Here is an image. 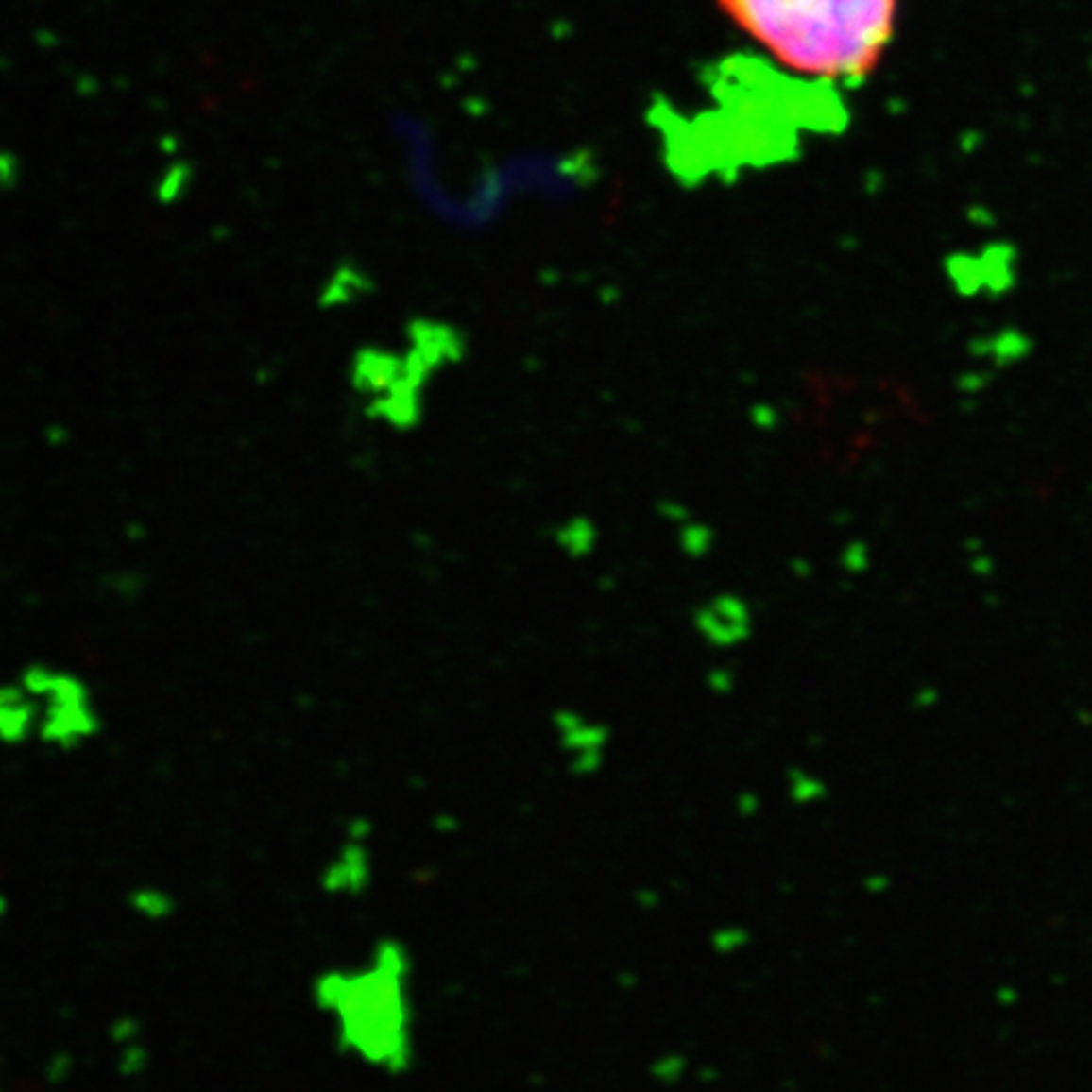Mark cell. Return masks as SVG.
Listing matches in <instances>:
<instances>
[{
    "label": "cell",
    "instance_id": "4fadbf2b",
    "mask_svg": "<svg viewBox=\"0 0 1092 1092\" xmlns=\"http://www.w3.org/2000/svg\"><path fill=\"white\" fill-rule=\"evenodd\" d=\"M6 911H9V900H6V896L0 893V918L6 915Z\"/></svg>",
    "mask_w": 1092,
    "mask_h": 1092
},
{
    "label": "cell",
    "instance_id": "8992f818",
    "mask_svg": "<svg viewBox=\"0 0 1092 1092\" xmlns=\"http://www.w3.org/2000/svg\"><path fill=\"white\" fill-rule=\"evenodd\" d=\"M39 736V706L28 688L13 675L0 680V746L18 749Z\"/></svg>",
    "mask_w": 1092,
    "mask_h": 1092
},
{
    "label": "cell",
    "instance_id": "5b68a950",
    "mask_svg": "<svg viewBox=\"0 0 1092 1092\" xmlns=\"http://www.w3.org/2000/svg\"><path fill=\"white\" fill-rule=\"evenodd\" d=\"M372 828L365 817L347 822L344 837L329 855L319 873V888L324 896L354 900L367 896L375 880V858H372Z\"/></svg>",
    "mask_w": 1092,
    "mask_h": 1092
},
{
    "label": "cell",
    "instance_id": "3957f363",
    "mask_svg": "<svg viewBox=\"0 0 1092 1092\" xmlns=\"http://www.w3.org/2000/svg\"><path fill=\"white\" fill-rule=\"evenodd\" d=\"M405 339V350L362 344L351 354L347 372L351 392L369 420L398 430L420 420L425 384L461 351L458 332L440 321H410Z\"/></svg>",
    "mask_w": 1092,
    "mask_h": 1092
},
{
    "label": "cell",
    "instance_id": "8fae6325",
    "mask_svg": "<svg viewBox=\"0 0 1092 1092\" xmlns=\"http://www.w3.org/2000/svg\"><path fill=\"white\" fill-rule=\"evenodd\" d=\"M944 273L951 289L959 294L961 299H976L983 297V273L979 253L971 250H956L951 256H946Z\"/></svg>",
    "mask_w": 1092,
    "mask_h": 1092
},
{
    "label": "cell",
    "instance_id": "7c38bea8",
    "mask_svg": "<svg viewBox=\"0 0 1092 1092\" xmlns=\"http://www.w3.org/2000/svg\"><path fill=\"white\" fill-rule=\"evenodd\" d=\"M989 383V377L981 375V372H968L964 380H961V390L964 392H979L983 390V384Z\"/></svg>",
    "mask_w": 1092,
    "mask_h": 1092
},
{
    "label": "cell",
    "instance_id": "7a4b0ae2",
    "mask_svg": "<svg viewBox=\"0 0 1092 1092\" xmlns=\"http://www.w3.org/2000/svg\"><path fill=\"white\" fill-rule=\"evenodd\" d=\"M312 1001L332 1024L344 1057L384 1075H405L413 1067V956L398 938H380L359 964L319 971Z\"/></svg>",
    "mask_w": 1092,
    "mask_h": 1092
},
{
    "label": "cell",
    "instance_id": "6da1fadb",
    "mask_svg": "<svg viewBox=\"0 0 1092 1092\" xmlns=\"http://www.w3.org/2000/svg\"><path fill=\"white\" fill-rule=\"evenodd\" d=\"M749 39L794 74L860 81L896 31L897 0H716Z\"/></svg>",
    "mask_w": 1092,
    "mask_h": 1092
},
{
    "label": "cell",
    "instance_id": "277c9868",
    "mask_svg": "<svg viewBox=\"0 0 1092 1092\" xmlns=\"http://www.w3.org/2000/svg\"><path fill=\"white\" fill-rule=\"evenodd\" d=\"M39 706L36 743L71 754L89 746L102 734L104 721L92 686L71 668L54 663H28L16 673Z\"/></svg>",
    "mask_w": 1092,
    "mask_h": 1092
},
{
    "label": "cell",
    "instance_id": "ba28073f",
    "mask_svg": "<svg viewBox=\"0 0 1092 1092\" xmlns=\"http://www.w3.org/2000/svg\"><path fill=\"white\" fill-rule=\"evenodd\" d=\"M968 350L974 351V357L989 359L991 365L997 367H1009V365H1019L1030 357L1034 350L1032 336L1019 327H1001L994 334H986L981 339H974Z\"/></svg>",
    "mask_w": 1092,
    "mask_h": 1092
},
{
    "label": "cell",
    "instance_id": "30bf717a",
    "mask_svg": "<svg viewBox=\"0 0 1092 1092\" xmlns=\"http://www.w3.org/2000/svg\"><path fill=\"white\" fill-rule=\"evenodd\" d=\"M127 911L145 923H167L178 913L175 893L160 885H137L127 893Z\"/></svg>",
    "mask_w": 1092,
    "mask_h": 1092
},
{
    "label": "cell",
    "instance_id": "52a82bcc",
    "mask_svg": "<svg viewBox=\"0 0 1092 1092\" xmlns=\"http://www.w3.org/2000/svg\"><path fill=\"white\" fill-rule=\"evenodd\" d=\"M981 261L983 294L1001 299L1012 294L1019 283V250L1009 241H989L976 250Z\"/></svg>",
    "mask_w": 1092,
    "mask_h": 1092
},
{
    "label": "cell",
    "instance_id": "9c48e42d",
    "mask_svg": "<svg viewBox=\"0 0 1092 1092\" xmlns=\"http://www.w3.org/2000/svg\"><path fill=\"white\" fill-rule=\"evenodd\" d=\"M367 289V273L362 271L357 264H339L329 271V276L321 283L319 306H324V309H344V306L354 304V301L365 297Z\"/></svg>",
    "mask_w": 1092,
    "mask_h": 1092
}]
</instances>
